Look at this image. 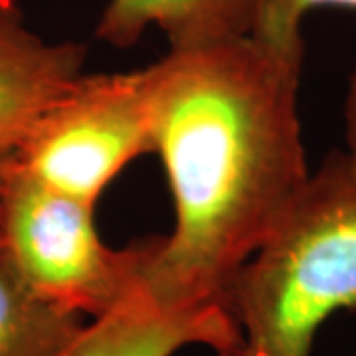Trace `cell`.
<instances>
[{
	"instance_id": "6da1fadb",
	"label": "cell",
	"mask_w": 356,
	"mask_h": 356,
	"mask_svg": "<svg viewBox=\"0 0 356 356\" xmlns=\"http://www.w3.org/2000/svg\"><path fill=\"white\" fill-rule=\"evenodd\" d=\"M303 54L248 34L170 48L149 65L153 153L175 200L172 234L149 240L140 267L159 305L226 307L234 277L305 186Z\"/></svg>"
},
{
	"instance_id": "7a4b0ae2",
	"label": "cell",
	"mask_w": 356,
	"mask_h": 356,
	"mask_svg": "<svg viewBox=\"0 0 356 356\" xmlns=\"http://www.w3.org/2000/svg\"><path fill=\"white\" fill-rule=\"evenodd\" d=\"M240 344L220 356H311L323 325L356 309V172L332 151L229 285Z\"/></svg>"
},
{
	"instance_id": "3957f363",
	"label": "cell",
	"mask_w": 356,
	"mask_h": 356,
	"mask_svg": "<svg viewBox=\"0 0 356 356\" xmlns=\"http://www.w3.org/2000/svg\"><path fill=\"white\" fill-rule=\"evenodd\" d=\"M2 250L32 291L70 313L97 318L140 285L149 240L113 250L97 234L93 204L8 166Z\"/></svg>"
},
{
	"instance_id": "277c9868",
	"label": "cell",
	"mask_w": 356,
	"mask_h": 356,
	"mask_svg": "<svg viewBox=\"0 0 356 356\" xmlns=\"http://www.w3.org/2000/svg\"><path fill=\"white\" fill-rule=\"evenodd\" d=\"M149 67L81 74L13 153L14 165L56 191L95 204L109 182L153 153Z\"/></svg>"
},
{
	"instance_id": "5b68a950",
	"label": "cell",
	"mask_w": 356,
	"mask_h": 356,
	"mask_svg": "<svg viewBox=\"0 0 356 356\" xmlns=\"http://www.w3.org/2000/svg\"><path fill=\"white\" fill-rule=\"evenodd\" d=\"M204 344L216 356L240 344V331L226 307L168 309L137 287L119 305L83 325L60 356H172Z\"/></svg>"
},
{
	"instance_id": "8992f818",
	"label": "cell",
	"mask_w": 356,
	"mask_h": 356,
	"mask_svg": "<svg viewBox=\"0 0 356 356\" xmlns=\"http://www.w3.org/2000/svg\"><path fill=\"white\" fill-rule=\"evenodd\" d=\"M86 46L46 42L16 0H0V153H14L42 115L83 74Z\"/></svg>"
},
{
	"instance_id": "52a82bcc",
	"label": "cell",
	"mask_w": 356,
	"mask_h": 356,
	"mask_svg": "<svg viewBox=\"0 0 356 356\" xmlns=\"http://www.w3.org/2000/svg\"><path fill=\"white\" fill-rule=\"evenodd\" d=\"M255 10L257 0H107L95 34L129 48L156 26L170 48H194L252 34Z\"/></svg>"
},
{
	"instance_id": "ba28073f",
	"label": "cell",
	"mask_w": 356,
	"mask_h": 356,
	"mask_svg": "<svg viewBox=\"0 0 356 356\" xmlns=\"http://www.w3.org/2000/svg\"><path fill=\"white\" fill-rule=\"evenodd\" d=\"M83 318L32 291L0 250V356H60Z\"/></svg>"
},
{
	"instance_id": "9c48e42d",
	"label": "cell",
	"mask_w": 356,
	"mask_h": 356,
	"mask_svg": "<svg viewBox=\"0 0 356 356\" xmlns=\"http://www.w3.org/2000/svg\"><path fill=\"white\" fill-rule=\"evenodd\" d=\"M318 8H346L356 13V0H257L252 36L280 48H305L301 26L307 14Z\"/></svg>"
},
{
	"instance_id": "30bf717a",
	"label": "cell",
	"mask_w": 356,
	"mask_h": 356,
	"mask_svg": "<svg viewBox=\"0 0 356 356\" xmlns=\"http://www.w3.org/2000/svg\"><path fill=\"white\" fill-rule=\"evenodd\" d=\"M344 131H346L344 156L356 172V67L350 76L348 93H346V102H344Z\"/></svg>"
},
{
	"instance_id": "8fae6325",
	"label": "cell",
	"mask_w": 356,
	"mask_h": 356,
	"mask_svg": "<svg viewBox=\"0 0 356 356\" xmlns=\"http://www.w3.org/2000/svg\"><path fill=\"white\" fill-rule=\"evenodd\" d=\"M10 161H13V153H0V250H2V210H4V191H6V177H8Z\"/></svg>"
}]
</instances>
